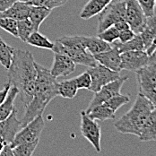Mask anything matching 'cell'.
Instances as JSON below:
<instances>
[{
    "label": "cell",
    "instance_id": "6da1fadb",
    "mask_svg": "<svg viewBox=\"0 0 156 156\" xmlns=\"http://www.w3.org/2000/svg\"><path fill=\"white\" fill-rule=\"evenodd\" d=\"M7 70L8 83L18 90L21 101L26 107L32 100L37 77L32 54L28 50L15 49L12 63Z\"/></svg>",
    "mask_w": 156,
    "mask_h": 156
},
{
    "label": "cell",
    "instance_id": "7a4b0ae2",
    "mask_svg": "<svg viewBox=\"0 0 156 156\" xmlns=\"http://www.w3.org/2000/svg\"><path fill=\"white\" fill-rule=\"evenodd\" d=\"M35 67L37 71V77L35 83V90L32 100L30 103L24 107L25 112L22 120L23 126L41 115L45 110L48 104L57 97L58 94V80L54 77L50 70L35 61Z\"/></svg>",
    "mask_w": 156,
    "mask_h": 156
},
{
    "label": "cell",
    "instance_id": "3957f363",
    "mask_svg": "<svg viewBox=\"0 0 156 156\" xmlns=\"http://www.w3.org/2000/svg\"><path fill=\"white\" fill-rule=\"evenodd\" d=\"M154 108L155 106L149 100L138 94L132 108L114 123V126L122 134L139 136L145 121Z\"/></svg>",
    "mask_w": 156,
    "mask_h": 156
},
{
    "label": "cell",
    "instance_id": "277c9868",
    "mask_svg": "<svg viewBox=\"0 0 156 156\" xmlns=\"http://www.w3.org/2000/svg\"><path fill=\"white\" fill-rule=\"evenodd\" d=\"M53 52L64 54L73 60L76 65L94 67L98 62L83 42V36H64L58 39L53 48Z\"/></svg>",
    "mask_w": 156,
    "mask_h": 156
},
{
    "label": "cell",
    "instance_id": "5b68a950",
    "mask_svg": "<svg viewBox=\"0 0 156 156\" xmlns=\"http://www.w3.org/2000/svg\"><path fill=\"white\" fill-rule=\"evenodd\" d=\"M138 94L149 100L156 108V63H151L135 72Z\"/></svg>",
    "mask_w": 156,
    "mask_h": 156
},
{
    "label": "cell",
    "instance_id": "8992f818",
    "mask_svg": "<svg viewBox=\"0 0 156 156\" xmlns=\"http://www.w3.org/2000/svg\"><path fill=\"white\" fill-rule=\"evenodd\" d=\"M123 20H126L125 0H113L99 15L97 32H101Z\"/></svg>",
    "mask_w": 156,
    "mask_h": 156
},
{
    "label": "cell",
    "instance_id": "52a82bcc",
    "mask_svg": "<svg viewBox=\"0 0 156 156\" xmlns=\"http://www.w3.org/2000/svg\"><path fill=\"white\" fill-rule=\"evenodd\" d=\"M45 127V122L42 114L37 116L29 123L23 126L19 132L16 134L14 141L11 143L10 146L13 148L18 144H28L40 141L41 135Z\"/></svg>",
    "mask_w": 156,
    "mask_h": 156
},
{
    "label": "cell",
    "instance_id": "ba28073f",
    "mask_svg": "<svg viewBox=\"0 0 156 156\" xmlns=\"http://www.w3.org/2000/svg\"><path fill=\"white\" fill-rule=\"evenodd\" d=\"M81 116V125L80 129L83 136L88 140L94 147L97 153H101V128L98 122L89 117L85 110H82Z\"/></svg>",
    "mask_w": 156,
    "mask_h": 156
},
{
    "label": "cell",
    "instance_id": "9c48e42d",
    "mask_svg": "<svg viewBox=\"0 0 156 156\" xmlns=\"http://www.w3.org/2000/svg\"><path fill=\"white\" fill-rule=\"evenodd\" d=\"M126 21L136 34H140L145 27L147 17L136 0H125Z\"/></svg>",
    "mask_w": 156,
    "mask_h": 156
},
{
    "label": "cell",
    "instance_id": "30bf717a",
    "mask_svg": "<svg viewBox=\"0 0 156 156\" xmlns=\"http://www.w3.org/2000/svg\"><path fill=\"white\" fill-rule=\"evenodd\" d=\"M87 71L92 78V84L89 91L93 93L100 91L102 86L120 77L119 72L110 70L99 63L94 67H89Z\"/></svg>",
    "mask_w": 156,
    "mask_h": 156
},
{
    "label": "cell",
    "instance_id": "8fae6325",
    "mask_svg": "<svg viewBox=\"0 0 156 156\" xmlns=\"http://www.w3.org/2000/svg\"><path fill=\"white\" fill-rule=\"evenodd\" d=\"M127 79H128L127 76H125V77L120 76L119 78L107 83L106 85L102 86L100 91L94 93V98L92 99L88 108L85 111H89L90 109H92L94 107L106 102L113 96H116V95L120 94L121 88L124 85V83L127 81Z\"/></svg>",
    "mask_w": 156,
    "mask_h": 156
},
{
    "label": "cell",
    "instance_id": "7c38bea8",
    "mask_svg": "<svg viewBox=\"0 0 156 156\" xmlns=\"http://www.w3.org/2000/svg\"><path fill=\"white\" fill-rule=\"evenodd\" d=\"M121 69L136 72L142 67L151 64L150 56L145 50L127 51L120 54Z\"/></svg>",
    "mask_w": 156,
    "mask_h": 156
},
{
    "label": "cell",
    "instance_id": "4fadbf2b",
    "mask_svg": "<svg viewBox=\"0 0 156 156\" xmlns=\"http://www.w3.org/2000/svg\"><path fill=\"white\" fill-rule=\"evenodd\" d=\"M22 127V120L18 119L17 110L15 109L8 118L0 122V139L6 144H11Z\"/></svg>",
    "mask_w": 156,
    "mask_h": 156
},
{
    "label": "cell",
    "instance_id": "5bb4252c",
    "mask_svg": "<svg viewBox=\"0 0 156 156\" xmlns=\"http://www.w3.org/2000/svg\"><path fill=\"white\" fill-rule=\"evenodd\" d=\"M76 64L71 58L64 54H54V61L50 70L54 77H66L76 70Z\"/></svg>",
    "mask_w": 156,
    "mask_h": 156
},
{
    "label": "cell",
    "instance_id": "9a60e30c",
    "mask_svg": "<svg viewBox=\"0 0 156 156\" xmlns=\"http://www.w3.org/2000/svg\"><path fill=\"white\" fill-rule=\"evenodd\" d=\"M94 58L99 64L108 67L110 70H113L119 73L122 70L120 53L113 44L110 49L99 53L97 55H94Z\"/></svg>",
    "mask_w": 156,
    "mask_h": 156
},
{
    "label": "cell",
    "instance_id": "2e32d148",
    "mask_svg": "<svg viewBox=\"0 0 156 156\" xmlns=\"http://www.w3.org/2000/svg\"><path fill=\"white\" fill-rule=\"evenodd\" d=\"M113 0H89L80 13V17L89 20L95 16H99Z\"/></svg>",
    "mask_w": 156,
    "mask_h": 156
},
{
    "label": "cell",
    "instance_id": "e0dca14e",
    "mask_svg": "<svg viewBox=\"0 0 156 156\" xmlns=\"http://www.w3.org/2000/svg\"><path fill=\"white\" fill-rule=\"evenodd\" d=\"M31 7V5H28L27 3L17 0L8 9H6L3 13H1L0 16L10 17L12 19H15L16 21L24 20V19L28 18Z\"/></svg>",
    "mask_w": 156,
    "mask_h": 156
},
{
    "label": "cell",
    "instance_id": "ac0fdd59",
    "mask_svg": "<svg viewBox=\"0 0 156 156\" xmlns=\"http://www.w3.org/2000/svg\"><path fill=\"white\" fill-rule=\"evenodd\" d=\"M83 42L86 49L94 56L107 51L112 47L111 44L102 41L98 36H83Z\"/></svg>",
    "mask_w": 156,
    "mask_h": 156
},
{
    "label": "cell",
    "instance_id": "d6986e66",
    "mask_svg": "<svg viewBox=\"0 0 156 156\" xmlns=\"http://www.w3.org/2000/svg\"><path fill=\"white\" fill-rule=\"evenodd\" d=\"M138 137L142 142L156 141V108L149 115Z\"/></svg>",
    "mask_w": 156,
    "mask_h": 156
},
{
    "label": "cell",
    "instance_id": "ffe728a7",
    "mask_svg": "<svg viewBox=\"0 0 156 156\" xmlns=\"http://www.w3.org/2000/svg\"><path fill=\"white\" fill-rule=\"evenodd\" d=\"M143 40L144 49L146 50L150 47L155 38L156 35V15L154 16L147 17L145 27L139 34Z\"/></svg>",
    "mask_w": 156,
    "mask_h": 156
},
{
    "label": "cell",
    "instance_id": "44dd1931",
    "mask_svg": "<svg viewBox=\"0 0 156 156\" xmlns=\"http://www.w3.org/2000/svg\"><path fill=\"white\" fill-rule=\"evenodd\" d=\"M86 113L92 119H94L95 120H99V121L115 119L116 118V112L110 109L106 103L100 104L92 109H90L89 111H86Z\"/></svg>",
    "mask_w": 156,
    "mask_h": 156
},
{
    "label": "cell",
    "instance_id": "7402d4cb",
    "mask_svg": "<svg viewBox=\"0 0 156 156\" xmlns=\"http://www.w3.org/2000/svg\"><path fill=\"white\" fill-rule=\"evenodd\" d=\"M18 94H19L18 90L15 86H11L6 96V99L0 105V122L5 119L6 118H8L13 112V110L15 109L14 101Z\"/></svg>",
    "mask_w": 156,
    "mask_h": 156
},
{
    "label": "cell",
    "instance_id": "603a6c76",
    "mask_svg": "<svg viewBox=\"0 0 156 156\" xmlns=\"http://www.w3.org/2000/svg\"><path fill=\"white\" fill-rule=\"evenodd\" d=\"M52 10L41 6H31L28 19L30 20L35 31H39L41 24L47 19Z\"/></svg>",
    "mask_w": 156,
    "mask_h": 156
},
{
    "label": "cell",
    "instance_id": "cb8c5ba5",
    "mask_svg": "<svg viewBox=\"0 0 156 156\" xmlns=\"http://www.w3.org/2000/svg\"><path fill=\"white\" fill-rule=\"evenodd\" d=\"M77 85L74 78L63 80L58 83V94L66 99H73L78 92Z\"/></svg>",
    "mask_w": 156,
    "mask_h": 156
},
{
    "label": "cell",
    "instance_id": "d4e9b609",
    "mask_svg": "<svg viewBox=\"0 0 156 156\" xmlns=\"http://www.w3.org/2000/svg\"><path fill=\"white\" fill-rule=\"evenodd\" d=\"M113 45L118 48V50L119 51V53H124L127 51H135V50H145L144 49V45L143 42V40L141 38L139 34H136L135 37L129 41H126L125 43H121V42H117V43H113Z\"/></svg>",
    "mask_w": 156,
    "mask_h": 156
},
{
    "label": "cell",
    "instance_id": "484cf974",
    "mask_svg": "<svg viewBox=\"0 0 156 156\" xmlns=\"http://www.w3.org/2000/svg\"><path fill=\"white\" fill-rule=\"evenodd\" d=\"M26 43L33 47L44 48V49H50L52 50L54 48V43L51 42L46 36L42 35L39 31H33L29 36Z\"/></svg>",
    "mask_w": 156,
    "mask_h": 156
},
{
    "label": "cell",
    "instance_id": "4316f807",
    "mask_svg": "<svg viewBox=\"0 0 156 156\" xmlns=\"http://www.w3.org/2000/svg\"><path fill=\"white\" fill-rule=\"evenodd\" d=\"M14 48L9 46L6 44L1 38H0V64L5 68L8 69L13 59L14 52H15Z\"/></svg>",
    "mask_w": 156,
    "mask_h": 156
},
{
    "label": "cell",
    "instance_id": "83f0119b",
    "mask_svg": "<svg viewBox=\"0 0 156 156\" xmlns=\"http://www.w3.org/2000/svg\"><path fill=\"white\" fill-rule=\"evenodd\" d=\"M17 30H18V38L23 42H26L29 36L33 31H35L31 22L28 18L21 21H17Z\"/></svg>",
    "mask_w": 156,
    "mask_h": 156
},
{
    "label": "cell",
    "instance_id": "f1b7e54d",
    "mask_svg": "<svg viewBox=\"0 0 156 156\" xmlns=\"http://www.w3.org/2000/svg\"><path fill=\"white\" fill-rule=\"evenodd\" d=\"M20 1L25 2L31 6H41L52 10L54 8L66 5L68 0H20Z\"/></svg>",
    "mask_w": 156,
    "mask_h": 156
},
{
    "label": "cell",
    "instance_id": "f546056e",
    "mask_svg": "<svg viewBox=\"0 0 156 156\" xmlns=\"http://www.w3.org/2000/svg\"><path fill=\"white\" fill-rule=\"evenodd\" d=\"M40 141L18 144L12 148L13 154L15 156H32L34 151L36 150Z\"/></svg>",
    "mask_w": 156,
    "mask_h": 156
},
{
    "label": "cell",
    "instance_id": "4dcf8cb0",
    "mask_svg": "<svg viewBox=\"0 0 156 156\" xmlns=\"http://www.w3.org/2000/svg\"><path fill=\"white\" fill-rule=\"evenodd\" d=\"M0 28L4 31L10 33L11 35L18 38V30H17V21L10 17L0 16Z\"/></svg>",
    "mask_w": 156,
    "mask_h": 156
},
{
    "label": "cell",
    "instance_id": "1f68e13d",
    "mask_svg": "<svg viewBox=\"0 0 156 156\" xmlns=\"http://www.w3.org/2000/svg\"><path fill=\"white\" fill-rule=\"evenodd\" d=\"M130 101V98H129V95L128 94H118L116 96H113L112 98H110L109 100H108L106 103L108 106H109L110 109L112 110H114L115 112H117V110L121 108L123 105H125L126 103H128Z\"/></svg>",
    "mask_w": 156,
    "mask_h": 156
},
{
    "label": "cell",
    "instance_id": "d6a6232c",
    "mask_svg": "<svg viewBox=\"0 0 156 156\" xmlns=\"http://www.w3.org/2000/svg\"><path fill=\"white\" fill-rule=\"evenodd\" d=\"M97 36L100 39H101L102 41L108 42L109 44H113L117 40H119V31H118V29L113 25L101 32H99L97 34Z\"/></svg>",
    "mask_w": 156,
    "mask_h": 156
},
{
    "label": "cell",
    "instance_id": "836d02e7",
    "mask_svg": "<svg viewBox=\"0 0 156 156\" xmlns=\"http://www.w3.org/2000/svg\"><path fill=\"white\" fill-rule=\"evenodd\" d=\"M74 79L76 81L78 89H86V90L90 89L91 84H92V78L87 70L82 73L81 75L76 76Z\"/></svg>",
    "mask_w": 156,
    "mask_h": 156
},
{
    "label": "cell",
    "instance_id": "e575fe53",
    "mask_svg": "<svg viewBox=\"0 0 156 156\" xmlns=\"http://www.w3.org/2000/svg\"><path fill=\"white\" fill-rule=\"evenodd\" d=\"M146 17L155 16V0H136Z\"/></svg>",
    "mask_w": 156,
    "mask_h": 156
},
{
    "label": "cell",
    "instance_id": "d590c367",
    "mask_svg": "<svg viewBox=\"0 0 156 156\" xmlns=\"http://www.w3.org/2000/svg\"><path fill=\"white\" fill-rule=\"evenodd\" d=\"M136 33L131 30V28L126 29L124 31H119V41L121 43H125L126 41H131L135 37Z\"/></svg>",
    "mask_w": 156,
    "mask_h": 156
},
{
    "label": "cell",
    "instance_id": "8d00e7d4",
    "mask_svg": "<svg viewBox=\"0 0 156 156\" xmlns=\"http://www.w3.org/2000/svg\"><path fill=\"white\" fill-rule=\"evenodd\" d=\"M11 85L9 83H5L4 85V88L2 90H0V105L5 101V100L6 99V96H7V94L9 92V89H10Z\"/></svg>",
    "mask_w": 156,
    "mask_h": 156
},
{
    "label": "cell",
    "instance_id": "74e56055",
    "mask_svg": "<svg viewBox=\"0 0 156 156\" xmlns=\"http://www.w3.org/2000/svg\"><path fill=\"white\" fill-rule=\"evenodd\" d=\"M17 0H0V14L8 9Z\"/></svg>",
    "mask_w": 156,
    "mask_h": 156
},
{
    "label": "cell",
    "instance_id": "f35d334b",
    "mask_svg": "<svg viewBox=\"0 0 156 156\" xmlns=\"http://www.w3.org/2000/svg\"><path fill=\"white\" fill-rule=\"evenodd\" d=\"M0 156H15L13 154V150H12V147L10 146V144H6L5 146L4 150L0 154Z\"/></svg>",
    "mask_w": 156,
    "mask_h": 156
},
{
    "label": "cell",
    "instance_id": "ab89813d",
    "mask_svg": "<svg viewBox=\"0 0 156 156\" xmlns=\"http://www.w3.org/2000/svg\"><path fill=\"white\" fill-rule=\"evenodd\" d=\"M155 48H156V35H155L154 40V41H153V43H152V45L148 48L145 51H146V53H147L149 56H151V55H152V53L154 52V50Z\"/></svg>",
    "mask_w": 156,
    "mask_h": 156
},
{
    "label": "cell",
    "instance_id": "60d3db41",
    "mask_svg": "<svg viewBox=\"0 0 156 156\" xmlns=\"http://www.w3.org/2000/svg\"><path fill=\"white\" fill-rule=\"evenodd\" d=\"M150 58H151V62L156 63V48L154 50V52L152 53V55L150 56Z\"/></svg>",
    "mask_w": 156,
    "mask_h": 156
},
{
    "label": "cell",
    "instance_id": "b9f144b4",
    "mask_svg": "<svg viewBox=\"0 0 156 156\" xmlns=\"http://www.w3.org/2000/svg\"><path fill=\"white\" fill-rule=\"evenodd\" d=\"M5 145H6V144H5V142H3V141L0 139V154H1L2 151L4 150V148H5Z\"/></svg>",
    "mask_w": 156,
    "mask_h": 156
},
{
    "label": "cell",
    "instance_id": "7bdbcfd3",
    "mask_svg": "<svg viewBox=\"0 0 156 156\" xmlns=\"http://www.w3.org/2000/svg\"><path fill=\"white\" fill-rule=\"evenodd\" d=\"M155 7H156V0H155Z\"/></svg>",
    "mask_w": 156,
    "mask_h": 156
}]
</instances>
